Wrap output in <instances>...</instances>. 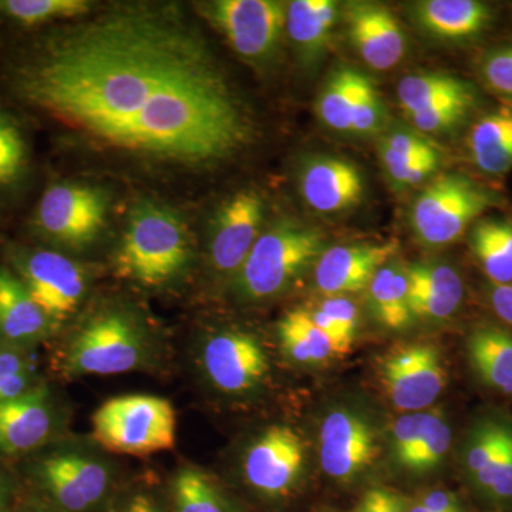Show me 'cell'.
Wrapping results in <instances>:
<instances>
[{"instance_id": "b9f144b4", "label": "cell", "mask_w": 512, "mask_h": 512, "mask_svg": "<svg viewBox=\"0 0 512 512\" xmlns=\"http://www.w3.org/2000/svg\"><path fill=\"white\" fill-rule=\"evenodd\" d=\"M380 151L400 158V160H424V158L440 157L439 148L433 146L426 138L419 134L404 133V131H396L384 138L380 144Z\"/></svg>"}, {"instance_id": "cb8c5ba5", "label": "cell", "mask_w": 512, "mask_h": 512, "mask_svg": "<svg viewBox=\"0 0 512 512\" xmlns=\"http://www.w3.org/2000/svg\"><path fill=\"white\" fill-rule=\"evenodd\" d=\"M338 20L333 0H295L288 3L286 33L306 66L318 63L329 45Z\"/></svg>"}, {"instance_id": "7402d4cb", "label": "cell", "mask_w": 512, "mask_h": 512, "mask_svg": "<svg viewBox=\"0 0 512 512\" xmlns=\"http://www.w3.org/2000/svg\"><path fill=\"white\" fill-rule=\"evenodd\" d=\"M406 274L414 319L443 322L456 315L464 296L457 269L446 262H417L406 266Z\"/></svg>"}, {"instance_id": "ffe728a7", "label": "cell", "mask_w": 512, "mask_h": 512, "mask_svg": "<svg viewBox=\"0 0 512 512\" xmlns=\"http://www.w3.org/2000/svg\"><path fill=\"white\" fill-rule=\"evenodd\" d=\"M25 117L0 103V217L18 207L35 175Z\"/></svg>"}, {"instance_id": "7a4b0ae2", "label": "cell", "mask_w": 512, "mask_h": 512, "mask_svg": "<svg viewBox=\"0 0 512 512\" xmlns=\"http://www.w3.org/2000/svg\"><path fill=\"white\" fill-rule=\"evenodd\" d=\"M194 261L187 224L160 202H137L114 255V269L124 281L144 289H163L183 279Z\"/></svg>"}, {"instance_id": "f546056e", "label": "cell", "mask_w": 512, "mask_h": 512, "mask_svg": "<svg viewBox=\"0 0 512 512\" xmlns=\"http://www.w3.org/2000/svg\"><path fill=\"white\" fill-rule=\"evenodd\" d=\"M471 248L491 284H512V222H478L471 231Z\"/></svg>"}, {"instance_id": "8d00e7d4", "label": "cell", "mask_w": 512, "mask_h": 512, "mask_svg": "<svg viewBox=\"0 0 512 512\" xmlns=\"http://www.w3.org/2000/svg\"><path fill=\"white\" fill-rule=\"evenodd\" d=\"M471 488L491 512L512 511V431L500 457Z\"/></svg>"}, {"instance_id": "c3c4849f", "label": "cell", "mask_w": 512, "mask_h": 512, "mask_svg": "<svg viewBox=\"0 0 512 512\" xmlns=\"http://www.w3.org/2000/svg\"><path fill=\"white\" fill-rule=\"evenodd\" d=\"M13 487L12 483L0 473V512H9L12 507Z\"/></svg>"}, {"instance_id": "4316f807", "label": "cell", "mask_w": 512, "mask_h": 512, "mask_svg": "<svg viewBox=\"0 0 512 512\" xmlns=\"http://www.w3.org/2000/svg\"><path fill=\"white\" fill-rule=\"evenodd\" d=\"M367 296L373 315L387 329L403 330L412 325L406 266L397 262L382 266L367 286Z\"/></svg>"}, {"instance_id": "f35d334b", "label": "cell", "mask_w": 512, "mask_h": 512, "mask_svg": "<svg viewBox=\"0 0 512 512\" xmlns=\"http://www.w3.org/2000/svg\"><path fill=\"white\" fill-rule=\"evenodd\" d=\"M439 413L440 410H421L403 414L394 421L390 430V451L396 464L423 439Z\"/></svg>"}, {"instance_id": "e0dca14e", "label": "cell", "mask_w": 512, "mask_h": 512, "mask_svg": "<svg viewBox=\"0 0 512 512\" xmlns=\"http://www.w3.org/2000/svg\"><path fill=\"white\" fill-rule=\"evenodd\" d=\"M399 245H338L326 248L315 264V285L328 296H343L367 289L382 266L392 262Z\"/></svg>"}, {"instance_id": "681fc988", "label": "cell", "mask_w": 512, "mask_h": 512, "mask_svg": "<svg viewBox=\"0 0 512 512\" xmlns=\"http://www.w3.org/2000/svg\"><path fill=\"white\" fill-rule=\"evenodd\" d=\"M124 512H161L158 510L156 504L150 500V498L146 497V495H137L133 500L130 501V504L127 505L126 510Z\"/></svg>"}, {"instance_id": "e575fe53", "label": "cell", "mask_w": 512, "mask_h": 512, "mask_svg": "<svg viewBox=\"0 0 512 512\" xmlns=\"http://www.w3.org/2000/svg\"><path fill=\"white\" fill-rule=\"evenodd\" d=\"M40 383L33 350L0 346V403L22 396Z\"/></svg>"}, {"instance_id": "2e32d148", "label": "cell", "mask_w": 512, "mask_h": 512, "mask_svg": "<svg viewBox=\"0 0 512 512\" xmlns=\"http://www.w3.org/2000/svg\"><path fill=\"white\" fill-rule=\"evenodd\" d=\"M56 403L45 383L0 403V458L29 456L53 439L57 430Z\"/></svg>"}, {"instance_id": "ac0fdd59", "label": "cell", "mask_w": 512, "mask_h": 512, "mask_svg": "<svg viewBox=\"0 0 512 512\" xmlns=\"http://www.w3.org/2000/svg\"><path fill=\"white\" fill-rule=\"evenodd\" d=\"M345 18L356 52L370 67L389 70L403 59L406 37L392 10L379 3L352 2Z\"/></svg>"}, {"instance_id": "9c48e42d", "label": "cell", "mask_w": 512, "mask_h": 512, "mask_svg": "<svg viewBox=\"0 0 512 512\" xmlns=\"http://www.w3.org/2000/svg\"><path fill=\"white\" fill-rule=\"evenodd\" d=\"M493 202V195L466 175H440L421 191L414 202V234L429 247L451 244Z\"/></svg>"}, {"instance_id": "484cf974", "label": "cell", "mask_w": 512, "mask_h": 512, "mask_svg": "<svg viewBox=\"0 0 512 512\" xmlns=\"http://www.w3.org/2000/svg\"><path fill=\"white\" fill-rule=\"evenodd\" d=\"M92 9L87 0H0V25L16 36L29 35L57 22L83 19Z\"/></svg>"}, {"instance_id": "8992f818", "label": "cell", "mask_w": 512, "mask_h": 512, "mask_svg": "<svg viewBox=\"0 0 512 512\" xmlns=\"http://www.w3.org/2000/svg\"><path fill=\"white\" fill-rule=\"evenodd\" d=\"M0 254V261L15 272L59 328L72 318L86 298L89 275L79 262L64 252L3 239Z\"/></svg>"}, {"instance_id": "d4e9b609", "label": "cell", "mask_w": 512, "mask_h": 512, "mask_svg": "<svg viewBox=\"0 0 512 512\" xmlns=\"http://www.w3.org/2000/svg\"><path fill=\"white\" fill-rule=\"evenodd\" d=\"M471 369L485 386L512 399V333L481 325L467 339Z\"/></svg>"}, {"instance_id": "816d5d0a", "label": "cell", "mask_w": 512, "mask_h": 512, "mask_svg": "<svg viewBox=\"0 0 512 512\" xmlns=\"http://www.w3.org/2000/svg\"><path fill=\"white\" fill-rule=\"evenodd\" d=\"M407 512H429L427 510H424L423 507H421L420 504H413L412 507H409V511Z\"/></svg>"}, {"instance_id": "8fae6325", "label": "cell", "mask_w": 512, "mask_h": 512, "mask_svg": "<svg viewBox=\"0 0 512 512\" xmlns=\"http://www.w3.org/2000/svg\"><path fill=\"white\" fill-rule=\"evenodd\" d=\"M198 360L207 382L227 396L255 392L269 373V357L264 346L244 330L212 333L202 343Z\"/></svg>"}, {"instance_id": "60d3db41", "label": "cell", "mask_w": 512, "mask_h": 512, "mask_svg": "<svg viewBox=\"0 0 512 512\" xmlns=\"http://www.w3.org/2000/svg\"><path fill=\"white\" fill-rule=\"evenodd\" d=\"M383 165L386 167L392 181L403 187H412L426 181L436 173L440 165V157L424 158V160H400L390 156V154L382 153Z\"/></svg>"}, {"instance_id": "9a60e30c", "label": "cell", "mask_w": 512, "mask_h": 512, "mask_svg": "<svg viewBox=\"0 0 512 512\" xmlns=\"http://www.w3.org/2000/svg\"><path fill=\"white\" fill-rule=\"evenodd\" d=\"M379 456L375 427L363 414L336 409L326 414L320 427V464L333 480H355Z\"/></svg>"}, {"instance_id": "277c9868", "label": "cell", "mask_w": 512, "mask_h": 512, "mask_svg": "<svg viewBox=\"0 0 512 512\" xmlns=\"http://www.w3.org/2000/svg\"><path fill=\"white\" fill-rule=\"evenodd\" d=\"M316 228L292 220L276 221L256 239L235 275V288L247 301L261 302L281 295L325 251Z\"/></svg>"}, {"instance_id": "83f0119b", "label": "cell", "mask_w": 512, "mask_h": 512, "mask_svg": "<svg viewBox=\"0 0 512 512\" xmlns=\"http://www.w3.org/2000/svg\"><path fill=\"white\" fill-rule=\"evenodd\" d=\"M278 338L288 359L299 365H319L338 357L332 340L312 322L306 309H293L279 320Z\"/></svg>"}, {"instance_id": "3957f363", "label": "cell", "mask_w": 512, "mask_h": 512, "mask_svg": "<svg viewBox=\"0 0 512 512\" xmlns=\"http://www.w3.org/2000/svg\"><path fill=\"white\" fill-rule=\"evenodd\" d=\"M156 349L136 313L107 305L72 330L60 352V372L79 379L146 370L156 359Z\"/></svg>"}, {"instance_id": "ab89813d", "label": "cell", "mask_w": 512, "mask_h": 512, "mask_svg": "<svg viewBox=\"0 0 512 512\" xmlns=\"http://www.w3.org/2000/svg\"><path fill=\"white\" fill-rule=\"evenodd\" d=\"M383 124V104L373 83L366 76L360 77L352 113V133L369 136Z\"/></svg>"}, {"instance_id": "836d02e7", "label": "cell", "mask_w": 512, "mask_h": 512, "mask_svg": "<svg viewBox=\"0 0 512 512\" xmlns=\"http://www.w3.org/2000/svg\"><path fill=\"white\" fill-rule=\"evenodd\" d=\"M173 497L177 512H229L224 495L204 471L181 468L173 481Z\"/></svg>"}, {"instance_id": "4fadbf2b", "label": "cell", "mask_w": 512, "mask_h": 512, "mask_svg": "<svg viewBox=\"0 0 512 512\" xmlns=\"http://www.w3.org/2000/svg\"><path fill=\"white\" fill-rule=\"evenodd\" d=\"M305 457L301 434L285 424H275L259 434L245 453V480L265 497H285L301 478Z\"/></svg>"}, {"instance_id": "1f68e13d", "label": "cell", "mask_w": 512, "mask_h": 512, "mask_svg": "<svg viewBox=\"0 0 512 512\" xmlns=\"http://www.w3.org/2000/svg\"><path fill=\"white\" fill-rule=\"evenodd\" d=\"M360 77L362 74L356 70L342 67L330 74L319 94L320 120L339 133H352V113Z\"/></svg>"}, {"instance_id": "d6a6232c", "label": "cell", "mask_w": 512, "mask_h": 512, "mask_svg": "<svg viewBox=\"0 0 512 512\" xmlns=\"http://www.w3.org/2000/svg\"><path fill=\"white\" fill-rule=\"evenodd\" d=\"M471 89L470 84L450 74L429 72L404 77L397 86V99L407 116L427 109L439 101Z\"/></svg>"}, {"instance_id": "30bf717a", "label": "cell", "mask_w": 512, "mask_h": 512, "mask_svg": "<svg viewBox=\"0 0 512 512\" xmlns=\"http://www.w3.org/2000/svg\"><path fill=\"white\" fill-rule=\"evenodd\" d=\"M201 10L241 59L259 66L274 59L286 32L288 3L217 0L204 3Z\"/></svg>"}, {"instance_id": "f6af8a7d", "label": "cell", "mask_w": 512, "mask_h": 512, "mask_svg": "<svg viewBox=\"0 0 512 512\" xmlns=\"http://www.w3.org/2000/svg\"><path fill=\"white\" fill-rule=\"evenodd\" d=\"M409 505L402 495L389 488L376 487L367 491L353 512H407Z\"/></svg>"}, {"instance_id": "f1b7e54d", "label": "cell", "mask_w": 512, "mask_h": 512, "mask_svg": "<svg viewBox=\"0 0 512 512\" xmlns=\"http://www.w3.org/2000/svg\"><path fill=\"white\" fill-rule=\"evenodd\" d=\"M474 163L487 174L512 167V113H494L478 121L470 134Z\"/></svg>"}, {"instance_id": "4dcf8cb0", "label": "cell", "mask_w": 512, "mask_h": 512, "mask_svg": "<svg viewBox=\"0 0 512 512\" xmlns=\"http://www.w3.org/2000/svg\"><path fill=\"white\" fill-rule=\"evenodd\" d=\"M511 431V421L503 417H485L470 431L463 450V467L471 487L500 457Z\"/></svg>"}, {"instance_id": "603a6c76", "label": "cell", "mask_w": 512, "mask_h": 512, "mask_svg": "<svg viewBox=\"0 0 512 512\" xmlns=\"http://www.w3.org/2000/svg\"><path fill=\"white\" fill-rule=\"evenodd\" d=\"M414 18L437 39L466 40L480 35L493 15L477 0H426L414 6Z\"/></svg>"}, {"instance_id": "ba28073f", "label": "cell", "mask_w": 512, "mask_h": 512, "mask_svg": "<svg viewBox=\"0 0 512 512\" xmlns=\"http://www.w3.org/2000/svg\"><path fill=\"white\" fill-rule=\"evenodd\" d=\"M28 478L55 510L87 512L109 494L113 470L94 454L62 448L32 460Z\"/></svg>"}, {"instance_id": "52a82bcc", "label": "cell", "mask_w": 512, "mask_h": 512, "mask_svg": "<svg viewBox=\"0 0 512 512\" xmlns=\"http://www.w3.org/2000/svg\"><path fill=\"white\" fill-rule=\"evenodd\" d=\"M92 427L94 439L111 453L150 456L174 447L177 416L163 397L124 394L101 404Z\"/></svg>"}, {"instance_id": "74e56055", "label": "cell", "mask_w": 512, "mask_h": 512, "mask_svg": "<svg viewBox=\"0 0 512 512\" xmlns=\"http://www.w3.org/2000/svg\"><path fill=\"white\" fill-rule=\"evenodd\" d=\"M473 106V89H468L466 92L447 97L427 109L417 111L409 116V119L413 126L423 133H440L457 126Z\"/></svg>"}, {"instance_id": "f907efd6", "label": "cell", "mask_w": 512, "mask_h": 512, "mask_svg": "<svg viewBox=\"0 0 512 512\" xmlns=\"http://www.w3.org/2000/svg\"><path fill=\"white\" fill-rule=\"evenodd\" d=\"M19 512H60L53 507H45V505H29Z\"/></svg>"}, {"instance_id": "7dc6e473", "label": "cell", "mask_w": 512, "mask_h": 512, "mask_svg": "<svg viewBox=\"0 0 512 512\" xmlns=\"http://www.w3.org/2000/svg\"><path fill=\"white\" fill-rule=\"evenodd\" d=\"M490 302L498 318L512 326V284H491Z\"/></svg>"}, {"instance_id": "bcb514c9", "label": "cell", "mask_w": 512, "mask_h": 512, "mask_svg": "<svg viewBox=\"0 0 512 512\" xmlns=\"http://www.w3.org/2000/svg\"><path fill=\"white\" fill-rule=\"evenodd\" d=\"M417 504L429 512H467L457 494L448 490H433L421 495Z\"/></svg>"}, {"instance_id": "5bb4252c", "label": "cell", "mask_w": 512, "mask_h": 512, "mask_svg": "<svg viewBox=\"0 0 512 512\" xmlns=\"http://www.w3.org/2000/svg\"><path fill=\"white\" fill-rule=\"evenodd\" d=\"M265 204L256 191L244 190L218 208L211 224L208 258L217 274L237 275L262 234Z\"/></svg>"}, {"instance_id": "6da1fadb", "label": "cell", "mask_w": 512, "mask_h": 512, "mask_svg": "<svg viewBox=\"0 0 512 512\" xmlns=\"http://www.w3.org/2000/svg\"><path fill=\"white\" fill-rule=\"evenodd\" d=\"M0 52V103L127 156L202 168L254 134L200 30L168 6H114Z\"/></svg>"}, {"instance_id": "7bdbcfd3", "label": "cell", "mask_w": 512, "mask_h": 512, "mask_svg": "<svg viewBox=\"0 0 512 512\" xmlns=\"http://www.w3.org/2000/svg\"><path fill=\"white\" fill-rule=\"evenodd\" d=\"M483 74L491 89L512 99V46L501 47L485 57Z\"/></svg>"}, {"instance_id": "ee69618b", "label": "cell", "mask_w": 512, "mask_h": 512, "mask_svg": "<svg viewBox=\"0 0 512 512\" xmlns=\"http://www.w3.org/2000/svg\"><path fill=\"white\" fill-rule=\"evenodd\" d=\"M318 308L335 320L336 325L342 329L348 339L355 342L357 329H359V311L355 303L346 296H328Z\"/></svg>"}, {"instance_id": "44dd1931", "label": "cell", "mask_w": 512, "mask_h": 512, "mask_svg": "<svg viewBox=\"0 0 512 512\" xmlns=\"http://www.w3.org/2000/svg\"><path fill=\"white\" fill-rule=\"evenodd\" d=\"M299 185L306 204L322 214L348 210L363 194L356 165L336 157L313 158L303 165Z\"/></svg>"}, {"instance_id": "7c38bea8", "label": "cell", "mask_w": 512, "mask_h": 512, "mask_svg": "<svg viewBox=\"0 0 512 512\" xmlns=\"http://www.w3.org/2000/svg\"><path fill=\"white\" fill-rule=\"evenodd\" d=\"M379 375L390 402L406 413L429 409L447 383L443 357L430 343H409L387 353Z\"/></svg>"}, {"instance_id": "d590c367", "label": "cell", "mask_w": 512, "mask_h": 512, "mask_svg": "<svg viewBox=\"0 0 512 512\" xmlns=\"http://www.w3.org/2000/svg\"><path fill=\"white\" fill-rule=\"evenodd\" d=\"M451 447V429L443 413L437 414L430 429L397 463V466L414 474H426L436 470L447 457Z\"/></svg>"}, {"instance_id": "d6986e66", "label": "cell", "mask_w": 512, "mask_h": 512, "mask_svg": "<svg viewBox=\"0 0 512 512\" xmlns=\"http://www.w3.org/2000/svg\"><path fill=\"white\" fill-rule=\"evenodd\" d=\"M59 329L15 272L0 261V346L33 350Z\"/></svg>"}, {"instance_id": "5b68a950", "label": "cell", "mask_w": 512, "mask_h": 512, "mask_svg": "<svg viewBox=\"0 0 512 512\" xmlns=\"http://www.w3.org/2000/svg\"><path fill=\"white\" fill-rule=\"evenodd\" d=\"M109 195L100 187L55 181L26 218L30 241L57 251L79 252L96 244L106 228Z\"/></svg>"}]
</instances>
